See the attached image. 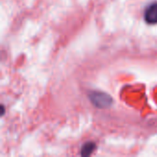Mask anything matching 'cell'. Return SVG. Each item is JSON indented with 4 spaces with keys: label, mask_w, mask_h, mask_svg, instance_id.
<instances>
[{
    "label": "cell",
    "mask_w": 157,
    "mask_h": 157,
    "mask_svg": "<svg viewBox=\"0 0 157 157\" xmlns=\"http://www.w3.org/2000/svg\"><path fill=\"white\" fill-rule=\"evenodd\" d=\"M144 20L149 25L157 24V1L151 3L144 10Z\"/></svg>",
    "instance_id": "obj_2"
},
{
    "label": "cell",
    "mask_w": 157,
    "mask_h": 157,
    "mask_svg": "<svg viewBox=\"0 0 157 157\" xmlns=\"http://www.w3.org/2000/svg\"><path fill=\"white\" fill-rule=\"evenodd\" d=\"M97 145L94 142H87L85 144L81 149V155L82 156H89L95 151Z\"/></svg>",
    "instance_id": "obj_3"
},
{
    "label": "cell",
    "mask_w": 157,
    "mask_h": 157,
    "mask_svg": "<svg viewBox=\"0 0 157 157\" xmlns=\"http://www.w3.org/2000/svg\"><path fill=\"white\" fill-rule=\"evenodd\" d=\"M91 103L98 109H108L113 104V98L107 93L101 91H92L89 93Z\"/></svg>",
    "instance_id": "obj_1"
}]
</instances>
